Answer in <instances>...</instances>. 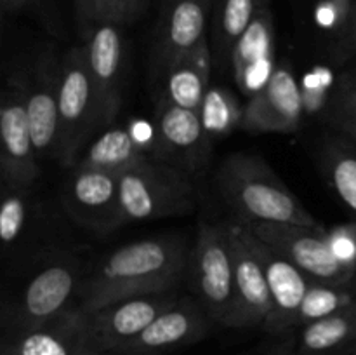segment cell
Returning <instances> with one entry per match:
<instances>
[{
    "mask_svg": "<svg viewBox=\"0 0 356 355\" xmlns=\"http://www.w3.org/2000/svg\"><path fill=\"white\" fill-rule=\"evenodd\" d=\"M190 249L179 235L152 237L118 247L80 285L76 306L92 312L134 296L177 291L186 277Z\"/></svg>",
    "mask_w": 356,
    "mask_h": 355,
    "instance_id": "cell-1",
    "label": "cell"
},
{
    "mask_svg": "<svg viewBox=\"0 0 356 355\" xmlns=\"http://www.w3.org/2000/svg\"><path fill=\"white\" fill-rule=\"evenodd\" d=\"M218 188L226 204L243 223H289L323 230L294 191L263 159L235 153L218 171Z\"/></svg>",
    "mask_w": 356,
    "mask_h": 355,
    "instance_id": "cell-2",
    "label": "cell"
},
{
    "mask_svg": "<svg viewBox=\"0 0 356 355\" xmlns=\"http://www.w3.org/2000/svg\"><path fill=\"white\" fill-rule=\"evenodd\" d=\"M118 191L122 225L186 214L197 205L193 176L163 160L148 159L122 173Z\"/></svg>",
    "mask_w": 356,
    "mask_h": 355,
    "instance_id": "cell-3",
    "label": "cell"
},
{
    "mask_svg": "<svg viewBox=\"0 0 356 355\" xmlns=\"http://www.w3.org/2000/svg\"><path fill=\"white\" fill-rule=\"evenodd\" d=\"M186 278L212 322L236 327L235 263L226 223H202L190 249Z\"/></svg>",
    "mask_w": 356,
    "mask_h": 355,
    "instance_id": "cell-4",
    "label": "cell"
},
{
    "mask_svg": "<svg viewBox=\"0 0 356 355\" xmlns=\"http://www.w3.org/2000/svg\"><path fill=\"white\" fill-rule=\"evenodd\" d=\"M99 129L96 90L83 44L66 51L61 59L58 164L63 167H76L83 155V146Z\"/></svg>",
    "mask_w": 356,
    "mask_h": 355,
    "instance_id": "cell-5",
    "label": "cell"
},
{
    "mask_svg": "<svg viewBox=\"0 0 356 355\" xmlns=\"http://www.w3.org/2000/svg\"><path fill=\"white\" fill-rule=\"evenodd\" d=\"M250 230L284 254L312 281L350 285L356 277V265L334 251L325 230L289 223H252Z\"/></svg>",
    "mask_w": 356,
    "mask_h": 355,
    "instance_id": "cell-6",
    "label": "cell"
},
{
    "mask_svg": "<svg viewBox=\"0 0 356 355\" xmlns=\"http://www.w3.org/2000/svg\"><path fill=\"white\" fill-rule=\"evenodd\" d=\"M28 79L14 73L7 80L0 106V176L2 187L31 188L40 176L26 110Z\"/></svg>",
    "mask_w": 356,
    "mask_h": 355,
    "instance_id": "cell-7",
    "label": "cell"
},
{
    "mask_svg": "<svg viewBox=\"0 0 356 355\" xmlns=\"http://www.w3.org/2000/svg\"><path fill=\"white\" fill-rule=\"evenodd\" d=\"M179 298L177 291L155 292L120 299L92 312H82L87 347L97 352L118 350L122 345L141 334Z\"/></svg>",
    "mask_w": 356,
    "mask_h": 355,
    "instance_id": "cell-8",
    "label": "cell"
},
{
    "mask_svg": "<svg viewBox=\"0 0 356 355\" xmlns=\"http://www.w3.org/2000/svg\"><path fill=\"white\" fill-rule=\"evenodd\" d=\"M212 138L205 132L198 110L159 101L155 117V145L160 160L190 176L202 173L211 157Z\"/></svg>",
    "mask_w": 356,
    "mask_h": 355,
    "instance_id": "cell-9",
    "label": "cell"
},
{
    "mask_svg": "<svg viewBox=\"0 0 356 355\" xmlns=\"http://www.w3.org/2000/svg\"><path fill=\"white\" fill-rule=\"evenodd\" d=\"M211 0H165L152 52V72L162 80L174 63L207 42Z\"/></svg>",
    "mask_w": 356,
    "mask_h": 355,
    "instance_id": "cell-10",
    "label": "cell"
},
{
    "mask_svg": "<svg viewBox=\"0 0 356 355\" xmlns=\"http://www.w3.org/2000/svg\"><path fill=\"white\" fill-rule=\"evenodd\" d=\"M61 59L52 47L38 52L28 77L26 110L38 160L56 159L59 143Z\"/></svg>",
    "mask_w": 356,
    "mask_h": 355,
    "instance_id": "cell-11",
    "label": "cell"
},
{
    "mask_svg": "<svg viewBox=\"0 0 356 355\" xmlns=\"http://www.w3.org/2000/svg\"><path fill=\"white\" fill-rule=\"evenodd\" d=\"M120 174L75 167L63 190L66 211L79 225L94 233H108L122 226Z\"/></svg>",
    "mask_w": 356,
    "mask_h": 355,
    "instance_id": "cell-12",
    "label": "cell"
},
{
    "mask_svg": "<svg viewBox=\"0 0 356 355\" xmlns=\"http://www.w3.org/2000/svg\"><path fill=\"white\" fill-rule=\"evenodd\" d=\"M235 263L236 327L264 326L273 301L264 267L252 246V230L243 221H226Z\"/></svg>",
    "mask_w": 356,
    "mask_h": 355,
    "instance_id": "cell-13",
    "label": "cell"
},
{
    "mask_svg": "<svg viewBox=\"0 0 356 355\" xmlns=\"http://www.w3.org/2000/svg\"><path fill=\"white\" fill-rule=\"evenodd\" d=\"M305 96L294 72L277 65L249 103L240 127L249 132H294L302 122Z\"/></svg>",
    "mask_w": 356,
    "mask_h": 355,
    "instance_id": "cell-14",
    "label": "cell"
},
{
    "mask_svg": "<svg viewBox=\"0 0 356 355\" xmlns=\"http://www.w3.org/2000/svg\"><path fill=\"white\" fill-rule=\"evenodd\" d=\"M89 72L96 90L99 125L111 127L122 108L124 97V38L120 26L97 23L86 42Z\"/></svg>",
    "mask_w": 356,
    "mask_h": 355,
    "instance_id": "cell-15",
    "label": "cell"
},
{
    "mask_svg": "<svg viewBox=\"0 0 356 355\" xmlns=\"http://www.w3.org/2000/svg\"><path fill=\"white\" fill-rule=\"evenodd\" d=\"M212 319L195 298H179L160 313L141 334L122 345L118 355H156L202 340Z\"/></svg>",
    "mask_w": 356,
    "mask_h": 355,
    "instance_id": "cell-16",
    "label": "cell"
},
{
    "mask_svg": "<svg viewBox=\"0 0 356 355\" xmlns=\"http://www.w3.org/2000/svg\"><path fill=\"white\" fill-rule=\"evenodd\" d=\"M80 267L73 258L52 261L26 285L21 298V324L24 331L42 327L65 315L79 289Z\"/></svg>",
    "mask_w": 356,
    "mask_h": 355,
    "instance_id": "cell-17",
    "label": "cell"
},
{
    "mask_svg": "<svg viewBox=\"0 0 356 355\" xmlns=\"http://www.w3.org/2000/svg\"><path fill=\"white\" fill-rule=\"evenodd\" d=\"M252 246L264 267L273 301V308L263 327L271 334H285L296 327V317L313 281L289 258L261 240L254 232Z\"/></svg>",
    "mask_w": 356,
    "mask_h": 355,
    "instance_id": "cell-18",
    "label": "cell"
},
{
    "mask_svg": "<svg viewBox=\"0 0 356 355\" xmlns=\"http://www.w3.org/2000/svg\"><path fill=\"white\" fill-rule=\"evenodd\" d=\"M229 59L238 89L247 96H254L277 66L273 19L266 6L261 7L249 28L233 45Z\"/></svg>",
    "mask_w": 356,
    "mask_h": 355,
    "instance_id": "cell-19",
    "label": "cell"
},
{
    "mask_svg": "<svg viewBox=\"0 0 356 355\" xmlns=\"http://www.w3.org/2000/svg\"><path fill=\"white\" fill-rule=\"evenodd\" d=\"M87 347L83 313L79 306L42 327L24 331L3 355H79Z\"/></svg>",
    "mask_w": 356,
    "mask_h": 355,
    "instance_id": "cell-20",
    "label": "cell"
},
{
    "mask_svg": "<svg viewBox=\"0 0 356 355\" xmlns=\"http://www.w3.org/2000/svg\"><path fill=\"white\" fill-rule=\"evenodd\" d=\"M211 49L204 42L197 51L191 52L181 61L174 63L162 77V96L177 106L200 110L202 101L209 90L211 79Z\"/></svg>",
    "mask_w": 356,
    "mask_h": 355,
    "instance_id": "cell-21",
    "label": "cell"
},
{
    "mask_svg": "<svg viewBox=\"0 0 356 355\" xmlns=\"http://www.w3.org/2000/svg\"><path fill=\"white\" fill-rule=\"evenodd\" d=\"M146 160L145 148L127 127H108L90 143L76 167L122 174Z\"/></svg>",
    "mask_w": 356,
    "mask_h": 355,
    "instance_id": "cell-22",
    "label": "cell"
},
{
    "mask_svg": "<svg viewBox=\"0 0 356 355\" xmlns=\"http://www.w3.org/2000/svg\"><path fill=\"white\" fill-rule=\"evenodd\" d=\"M356 341V303L301 327L298 355H325Z\"/></svg>",
    "mask_w": 356,
    "mask_h": 355,
    "instance_id": "cell-23",
    "label": "cell"
},
{
    "mask_svg": "<svg viewBox=\"0 0 356 355\" xmlns=\"http://www.w3.org/2000/svg\"><path fill=\"white\" fill-rule=\"evenodd\" d=\"M320 167L332 190L356 221V145L343 138H329L320 152Z\"/></svg>",
    "mask_w": 356,
    "mask_h": 355,
    "instance_id": "cell-24",
    "label": "cell"
},
{
    "mask_svg": "<svg viewBox=\"0 0 356 355\" xmlns=\"http://www.w3.org/2000/svg\"><path fill=\"white\" fill-rule=\"evenodd\" d=\"M355 303L356 296L351 284L336 285L313 281L305 299H302L298 317H296V327H302L313 320L332 315V313L341 312V310L348 308Z\"/></svg>",
    "mask_w": 356,
    "mask_h": 355,
    "instance_id": "cell-25",
    "label": "cell"
},
{
    "mask_svg": "<svg viewBox=\"0 0 356 355\" xmlns=\"http://www.w3.org/2000/svg\"><path fill=\"white\" fill-rule=\"evenodd\" d=\"M261 7H264V0H221L216 19V47L219 56L229 58L233 45L249 28Z\"/></svg>",
    "mask_w": 356,
    "mask_h": 355,
    "instance_id": "cell-26",
    "label": "cell"
},
{
    "mask_svg": "<svg viewBox=\"0 0 356 355\" xmlns=\"http://www.w3.org/2000/svg\"><path fill=\"white\" fill-rule=\"evenodd\" d=\"M205 132L212 139L225 138L235 127H240L243 106L228 89L209 87L202 106L198 110Z\"/></svg>",
    "mask_w": 356,
    "mask_h": 355,
    "instance_id": "cell-27",
    "label": "cell"
},
{
    "mask_svg": "<svg viewBox=\"0 0 356 355\" xmlns=\"http://www.w3.org/2000/svg\"><path fill=\"white\" fill-rule=\"evenodd\" d=\"M30 188L3 187L0 204V239L3 247H13L19 242L30 219Z\"/></svg>",
    "mask_w": 356,
    "mask_h": 355,
    "instance_id": "cell-28",
    "label": "cell"
},
{
    "mask_svg": "<svg viewBox=\"0 0 356 355\" xmlns=\"http://www.w3.org/2000/svg\"><path fill=\"white\" fill-rule=\"evenodd\" d=\"M330 120L343 136L356 145V82L346 79L337 89L330 108Z\"/></svg>",
    "mask_w": 356,
    "mask_h": 355,
    "instance_id": "cell-29",
    "label": "cell"
},
{
    "mask_svg": "<svg viewBox=\"0 0 356 355\" xmlns=\"http://www.w3.org/2000/svg\"><path fill=\"white\" fill-rule=\"evenodd\" d=\"M143 7L145 0H96V21L124 26L139 16Z\"/></svg>",
    "mask_w": 356,
    "mask_h": 355,
    "instance_id": "cell-30",
    "label": "cell"
},
{
    "mask_svg": "<svg viewBox=\"0 0 356 355\" xmlns=\"http://www.w3.org/2000/svg\"><path fill=\"white\" fill-rule=\"evenodd\" d=\"M327 235H329L334 251L343 260L356 265V221L353 226H343V228L327 233Z\"/></svg>",
    "mask_w": 356,
    "mask_h": 355,
    "instance_id": "cell-31",
    "label": "cell"
},
{
    "mask_svg": "<svg viewBox=\"0 0 356 355\" xmlns=\"http://www.w3.org/2000/svg\"><path fill=\"white\" fill-rule=\"evenodd\" d=\"M75 9H76V21H79L80 30H82V33L86 35L87 38L97 23L96 0H75Z\"/></svg>",
    "mask_w": 356,
    "mask_h": 355,
    "instance_id": "cell-32",
    "label": "cell"
},
{
    "mask_svg": "<svg viewBox=\"0 0 356 355\" xmlns=\"http://www.w3.org/2000/svg\"><path fill=\"white\" fill-rule=\"evenodd\" d=\"M348 51L356 52V2L351 6L350 14H348Z\"/></svg>",
    "mask_w": 356,
    "mask_h": 355,
    "instance_id": "cell-33",
    "label": "cell"
},
{
    "mask_svg": "<svg viewBox=\"0 0 356 355\" xmlns=\"http://www.w3.org/2000/svg\"><path fill=\"white\" fill-rule=\"evenodd\" d=\"M270 355H294V343H292L291 338H289V340H285L284 343L278 345L277 350L271 352Z\"/></svg>",
    "mask_w": 356,
    "mask_h": 355,
    "instance_id": "cell-34",
    "label": "cell"
},
{
    "mask_svg": "<svg viewBox=\"0 0 356 355\" xmlns=\"http://www.w3.org/2000/svg\"><path fill=\"white\" fill-rule=\"evenodd\" d=\"M33 2V0H3V6L7 7V9H21V7H26L30 6V3Z\"/></svg>",
    "mask_w": 356,
    "mask_h": 355,
    "instance_id": "cell-35",
    "label": "cell"
},
{
    "mask_svg": "<svg viewBox=\"0 0 356 355\" xmlns=\"http://www.w3.org/2000/svg\"><path fill=\"white\" fill-rule=\"evenodd\" d=\"M79 355H103V354H101V352H97V350H94V348L86 347L83 350H80Z\"/></svg>",
    "mask_w": 356,
    "mask_h": 355,
    "instance_id": "cell-36",
    "label": "cell"
},
{
    "mask_svg": "<svg viewBox=\"0 0 356 355\" xmlns=\"http://www.w3.org/2000/svg\"><path fill=\"white\" fill-rule=\"evenodd\" d=\"M351 354H353V355H356V341H355V343H353V345H351Z\"/></svg>",
    "mask_w": 356,
    "mask_h": 355,
    "instance_id": "cell-37",
    "label": "cell"
},
{
    "mask_svg": "<svg viewBox=\"0 0 356 355\" xmlns=\"http://www.w3.org/2000/svg\"><path fill=\"white\" fill-rule=\"evenodd\" d=\"M353 79H355V82H356V77H353Z\"/></svg>",
    "mask_w": 356,
    "mask_h": 355,
    "instance_id": "cell-38",
    "label": "cell"
}]
</instances>
